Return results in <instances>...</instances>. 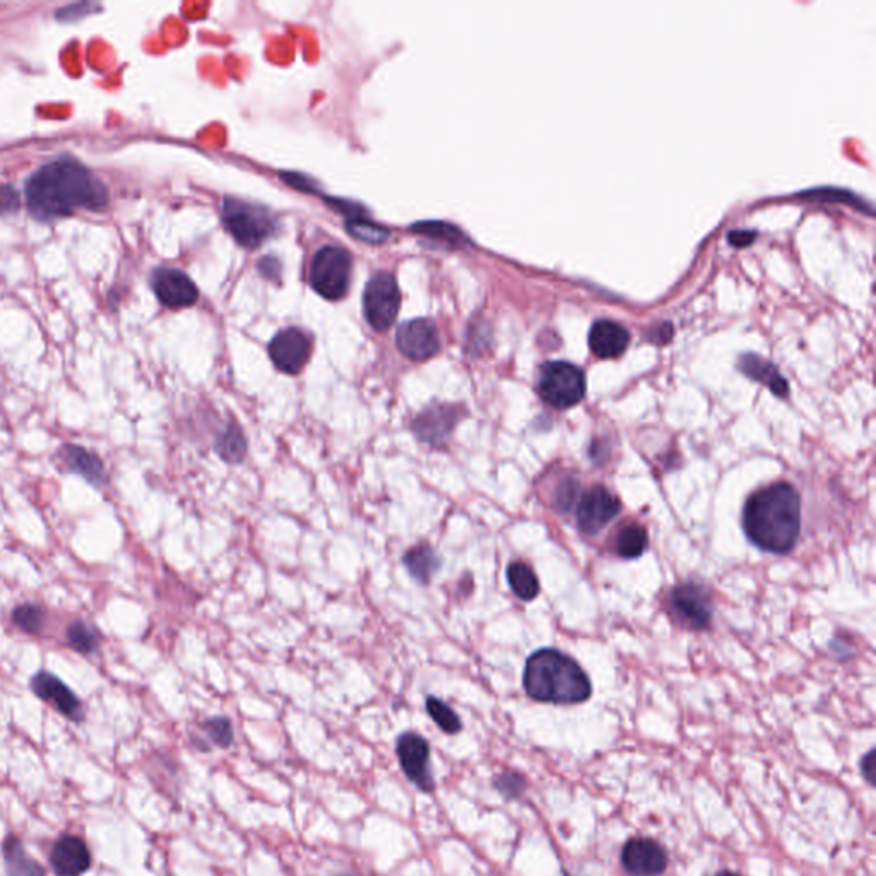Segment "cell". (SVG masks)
<instances>
[{"instance_id":"obj_1","label":"cell","mask_w":876,"mask_h":876,"mask_svg":"<svg viewBox=\"0 0 876 876\" xmlns=\"http://www.w3.org/2000/svg\"><path fill=\"white\" fill-rule=\"evenodd\" d=\"M26 206L38 221L67 218L77 211H101L108 190L88 168L71 156L40 166L24 187Z\"/></svg>"},{"instance_id":"obj_2","label":"cell","mask_w":876,"mask_h":876,"mask_svg":"<svg viewBox=\"0 0 876 876\" xmlns=\"http://www.w3.org/2000/svg\"><path fill=\"white\" fill-rule=\"evenodd\" d=\"M743 529L750 543L774 555H786L801 533V498L789 483L760 488L746 500Z\"/></svg>"},{"instance_id":"obj_3","label":"cell","mask_w":876,"mask_h":876,"mask_svg":"<svg viewBox=\"0 0 876 876\" xmlns=\"http://www.w3.org/2000/svg\"><path fill=\"white\" fill-rule=\"evenodd\" d=\"M524 688L536 702L558 705L581 704L592 693L586 671L557 649H539L527 659Z\"/></svg>"},{"instance_id":"obj_4","label":"cell","mask_w":876,"mask_h":876,"mask_svg":"<svg viewBox=\"0 0 876 876\" xmlns=\"http://www.w3.org/2000/svg\"><path fill=\"white\" fill-rule=\"evenodd\" d=\"M538 394L551 408H574L586 396L584 372L574 363H545L539 370Z\"/></svg>"},{"instance_id":"obj_5","label":"cell","mask_w":876,"mask_h":876,"mask_svg":"<svg viewBox=\"0 0 876 876\" xmlns=\"http://www.w3.org/2000/svg\"><path fill=\"white\" fill-rule=\"evenodd\" d=\"M223 223L231 237L247 249L259 247L264 240L273 235L276 223L266 208L254 206L249 202L238 201L233 197L225 199Z\"/></svg>"},{"instance_id":"obj_6","label":"cell","mask_w":876,"mask_h":876,"mask_svg":"<svg viewBox=\"0 0 876 876\" xmlns=\"http://www.w3.org/2000/svg\"><path fill=\"white\" fill-rule=\"evenodd\" d=\"M351 278V255L341 247L319 250L310 266V283L327 300H339L346 295Z\"/></svg>"},{"instance_id":"obj_7","label":"cell","mask_w":876,"mask_h":876,"mask_svg":"<svg viewBox=\"0 0 876 876\" xmlns=\"http://www.w3.org/2000/svg\"><path fill=\"white\" fill-rule=\"evenodd\" d=\"M401 307V293L391 273L375 274L368 281L363 295V308L368 324L375 331L384 332L394 324Z\"/></svg>"},{"instance_id":"obj_8","label":"cell","mask_w":876,"mask_h":876,"mask_svg":"<svg viewBox=\"0 0 876 876\" xmlns=\"http://www.w3.org/2000/svg\"><path fill=\"white\" fill-rule=\"evenodd\" d=\"M669 610L671 615L683 627L690 630H705L712 622V599L709 591L700 584L685 582L676 586L668 596Z\"/></svg>"},{"instance_id":"obj_9","label":"cell","mask_w":876,"mask_h":876,"mask_svg":"<svg viewBox=\"0 0 876 876\" xmlns=\"http://www.w3.org/2000/svg\"><path fill=\"white\" fill-rule=\"evenodd\" d=\"M620 510H622V502L608 488L596 485L582 495L575 510V519L581 533L594 536L616 519Z\"/></svg>"},{"instance_id":"obj_10","label":"cell","mask_w":876,"mask_h":876,"mask_svg":"<svg viewBox=\"0 0 876 876\" xmlns=\"http://www.w3.org/2000/svg\"><path fill=\"white\" fill-rule=\"evenodd\" d=\"M397 758L404 774L415 786L430 793L435 788L432 772H430V745L428 741L416 733H404L399 736L396 746Z\"/></svg>"},{"instance_id":"obj_11","label":"cell","mask_w":876,"mask_h":876,"mask_svg":"<svg viewBox=\"0 0 876 876\" xmlns=\"http://www.w3.org/2000/svg\"><path fill=\"white\" fill-rule=\"evenodd\" d=\"M31 690L38 699L52 705L55 711L67 717L69 721L81 723L84 719V709L81 700L71 688L67 687L59 676L48 671H38L30 683Z\"/></svg>"},{"instance_id":"obj_12","label":"cell","mask_w":876,"mask_h":876,"mask_svg":"<svg viewBox=\"0 0 876 876\" xmlns=\"http://www.w3.org/2000/svg\"><path fill=\"white\" fill-rule=\"evenodd\" d=\"M461 420L459 408L452 404H432L413 421V432L423 444L444 447Z\"/></svg>"},{"instance_id":"obj_13","label":"cell","mask_w":876,"mask_h":876,"mask_svg":"<svg viewBox=\"0 0 876 876\" xmlns=\"http://www.w3.org/2000/svg\"><path fill=\"white\" fill-rule=\"evenodd\" d=\"M310 353L312 341L305 332L295 327L279 332L269 344V356L276 368L290 375H295L307 365Z\"/></svg>"},{"instance_id":"obj_14","label":"cell","mask_w":876,"mask_h":876,"mask_svg":"<svg viewBox=\"0 0 876 876\" xmlns=\"http://www.w3.org/2000/svg\"><path fill=\"white\" fill-rule=\"evenodd\" d=\"M396 343L399 351L415 362H425L440 350L437 327L427 319L409 320L399 327Z\"/></svg>"},{"instance_id":"obj_15","label":"cell","mask_w":876,"mask_h":876,"mask_svg":"<svg viewBox=\"0 0 876 876\" xmlns=\"http://www.w3.org/2000/svg\"><path fill=\"white\" fill-rule=\"evenodd\" d=\"M151 286L154 295L168 308L190 307L199 298L196 283L178 269H156L151 276Z\"/></svg>"},{"instance_id":"obj_16","label":"cell","mask_w":876,"mask_h":876,"mask_svg":"<svg viewBox=\"0 0 876 876\" xmlns=\"http://www.w3.org/2000/svg\"><path fill=\"white\" fill-rule=\"evenodd\" d=\"M622 863L630 875L657 876L668 868V856L656 841L635 837L623 847Z\"/></svg>"},{"instance_id":"obj_17","label":"cell","mask_w":876,"mask_h":876,"mask_svg":"<svg viewBox=\"0 0 876 876\" xmlns=\"http://www.w3.org/2000/svg\"><path fill=\"white\" fill-rule=\"evenodd\" d=\"M55 876H83L91 868V853L77 835L64 834L50 851Z\"/></svg>"},{"instance_id":"obj_18","label":"cell","mask_w":876,"mask_h":876,"mask_svg":"<svg viewBox=\"0 0 876 876\" xmlns=\"http://www.w3.org/2000/svg\"><path fill=\"white\" fill-rule=\"evenodd\" d=\"M55 462L67 473L77 474L93 486L107 481V469L100 456L76 444H64L55 454Z\"/></svg>"},{"instance_id":"obj_19","label":"cell","mask_w":876,"mask_h":876,"mask_svg":"<svg viewBox=\"0 0 876 876\" xmlns=\"http://www.w3.org/2000/svg\"><path fill=\"white\" fill-rule=\"evenodd\" d=\"M628 343H630V334L627 329L613 320H598L592 324L589 331V348L601 360H615L618 356H622L628 348Z\"/></svg>"},{"instance_id":"obj_20","label":"cell","mask_w":876,"mask_h":876,"mask_svg":"<svg viewBox=\"0 0 876 876\" xmlns=\"http://www.w3.org/2000/svg\"><path fill=\"white\" fill-rule=\"evenodd\" d=\"M2 859L6 876H47L38 861L24 851V844L16 834L7 835L2 842Z\"/></svg>"},{"instance_id":"obj_21","label":"cell","mask_w":876,"mask_h":876,"mask_svg":"<svg viewBox=\"0 0 876 876\" xmlns=\"http://www.w3.org/2000/svg\"><path fill=\"white\" fill-rule=\"evenodd\" d=\"M738 368L745 373L746 377L767 385L776 396L788 397V380L784 379L781 372L764 358L757 355H743L738 362Z\"/></svg>"},{"instance_id":"obj_22","label":"cell","mask_w":876,"mask_h":876,"mask_svg":"<svg viewBox=\"0 0 876 876\" xmlns=\"http://www.w3.org/2000/svg\"><path fill=\"white\" fill-rule=\"evenodd\" d=\"M404 565L409 575L425 586L435 577L442 563L432 546L418 545L404 555Z\"/></svg>"},{"instance_id":"obj_23","label":"cell","mask_w":876,"mask_h":876,"mask_svg":"<svg viewBox=\"0 0 876 876\" xmlns=\"http://www.w3.org/2000/svg\"><path fill=\"white\" fill-rule=\"evenodd\" d=\"M649 546V536H647L646 527L640 526L637 522L623 526L615 536V551L616 555L625 560H634L644 555V551Z\"/></svg>"},{"instance_id":"obj_24","label":"cell","mask_w":876,"mask_h":876,"mask_svg":"<svg viewBox=\"0 0 876 876\" xmlns=\"http://www.w3.org/2000/svg\"><path fill=\"white\" fill-rule=\"evenodd\" d=\"M507 581L517 598L531 601L539 594V581L534 570L524 562L510 563L507 569Z\"/></svg>"},{"instance_id":"obj_25","label":"cell","mask_w":876,"mask_h":876,"mask_svg":"<svg viewBox=\"0 0 876 876\" xmlns=\"http://www.w3.org/2000/svg\"><path fill=\"white\" fill-rule=\"evenodd\" d=\"M11 620L23 634L40 635L47 623V611L38 604H19L12 610Z\"/></svg>"},{"instance_id":"obj_26","label":"cell","mask_w":876,"mask_h":876,"mask_svg":"<svg viewBox=\"0 0 876 876\" xmlns=\"http://www.w3.org/2000/svg\"><path fill=\"white\" fill-rule=\"evenodd\" d=\"M66 637L69 646L83 656H91L100 649V634L88 623H72L67 627Z\"/></svg>"},{"instance_id":"obj_27","label":"cell","mask_w":876,"mask_h":876,"mask_svg":"<svg viewBox=\"0 0 876 876\" xmlns=\"http://www.w3.org/2000/svg\"><path fill=\"white\" fill-rule=\"evenodd\" d=\"M216 450L225 461L242 462L245 452H247V442H245L242 430L235 425L226 428L225 433L216 442Z\"/></svg>"},{"instance_id":"obj_28","label":"cell","mask_w":876,"mask_h":876,"mask_svg":"<svg viewBox=\"0 0 876 876\" xmlns=\"http://www.w3.org/2000/svg\"><path fill=\"white\" fill-rule=\"evenodd\" d=\"M428 716L432 717L438 728L442 729L447 734H457L462 729L461 719L456 712L450 709L449 705L438 700L437 697H428L427 699Z\"/></svg>"},{"instance_id":"obj_29","label":"cell","mask_w":876,"mask_h":876,"mask_svg":"<svg viewBox=\"0 0 876 876\" xmlns=\"http://www.w3.org/2000/svg\"><path fill=\"white\" fill-rule=\"evenodd\" d=\"M348 230L353 237L360 238L363 242L380 243L387 238V231L370 223L368 218H363L362 214L348 219Z\"/></svg>"},{"instance_id":"obj_30","label":"cell","mask_w":876,"mask_h":876,"mask_svg":"<svg viewBox=\"0 0 876 876\" xmlns=\"http://www.w3.org/2000/svg\"><path fill=\"white\" fill-rule=\"evenodd\" d=\"M202 729L208 734L209 740L219 748H228L233 741V728L226 717H213L202 724Z\"/></svg>"},{"instance_id":"obj_31","label":"cell","mask_w":876,"mask_h":876,"mask_svg":"<svg viewBox=\"0 0 876 876\" xmlns=\"http://www.w3.org/2000/svg\"><path fill=\"white\" fill-rule=\"evenodd\" d=\"M495 788L507 800H515V798H519L524 793L526 781L519 774H515V772H505L502 776L497 777Z\"/></svg>"},{"instance_id":"obj_32","label":"cell","mask_w":876,"mask_h":876,"mask_svg":"<svg viewBox=\"0 0 876 876\" xmlns=\"http://www.w3.org/2000/svg\"><path fill=\"white\" fill-rule=\"evenodd\" d=\"M415 230L420 235L440 238V240H445V242L457 243L459 238H461V231L452 228L450 225H445V223H421V225L415 226Z\"/></svg>"},{"instance_id":"obj_33","label":"cell","mask_w":876,"mask_h":876,"mask_svg":"<svg viewBox=\"0 0 876 876\" xmlns=\"http://www.w3.org/2000/svg\"><path fill=\"white\" fill-rule=\"evenodd\" d=\"M577 493H579V485H577V481L569 480L562 481V485L557 488V495H555V505H557L558 510H562V512H567V510L572 509L574 507L575 498H577Z\"/></svg>"},{"instance_id":"obj_34","label":"cell","mask_w":876,"mask_h":876,"mask_svg":"<svg viewBox=\"0 0 876 876\" xmlns=\"http://www.w3.org/2000/svg\"><path fill=\"white\" fill-rule=\"evenodd\" d=\"M21 208L18 190L11 185H0V214L16 213Z\"/></svg>"},{"instance_id":"obj_35","label":"cell","mask_w":876,"mask_h":876,"mask_svg":"<svg viewBox=\"0 0 876 876\" xmlns=\"http://www.w3.org/2000/svg\"><path fill=\"white\" fill-rule=\"evenodd\" d=\"M755 238H757V233H755V231H731V235H729V243L734 245V247H748Z\"/></svg>"},{"instance_id":"obj_36","label":"cell","mask_w":876,"mask_h":876,"mask_svg":"<svg viewBox=\"0 0 876 876\" xmlns=\"http://www.w3.org/2000/svg\"><path fill=\"white\" fill-rule=\"evenodd\" d=\"M861 774L870 784H875V750L866 753L861 760Z\"/></svg>"},{"instance_id":"obj_37","label":"cell","mask_w":876,"mask_h":876,"mask_svg":"<svg viewBox=\"0 0 876 876\" xmlns=\"http://www.w3.org/2000/svg\"><path fill=\"white\" fill-rule=\"evenodd\" d=\"M716 876H740L733 873V871H721V873H717Z\"/></svg>"},{"instance_id":"obj_38","label":"cell","mask_w":876,"mask_h":876,"mask_svg":"<svg viewBox=\"0 0 876 876\" xmlns=\"http://www.w3.org/2000/svg\"><path fill=\"white\" fill-rule=\"evenodd\" d=\"M343 876H353V875H343Z\"/></svg>"}]
</instances>
